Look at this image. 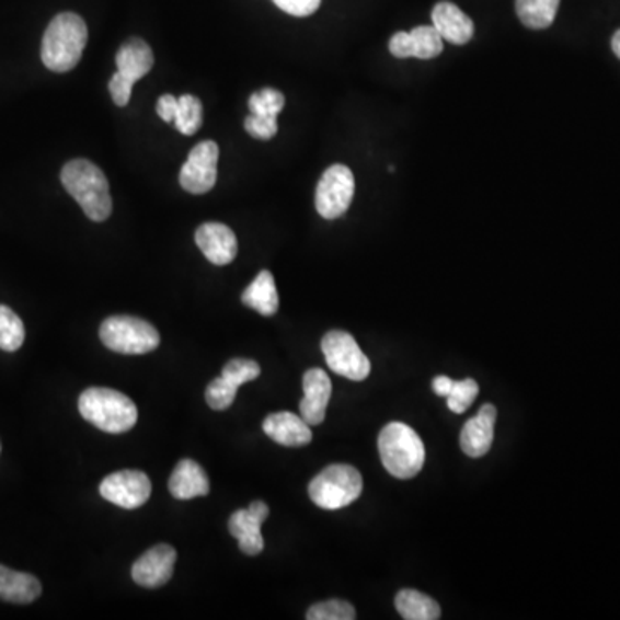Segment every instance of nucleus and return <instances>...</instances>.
I'll return each instance as SVG.
<instances>
[{
	"instance_id": "f257e3e1",
	"label": "nucleus",
	"mask_w": 620,
	"mask_h": 620,
	"mask_svg": "<svg viewBox=\"0 0 620 620\" xmlns=\"http://www.w3.org/2000/svg\"><path fill=\"white\" fill-rule=\"evenodd\" d=\"M89 41L83 18L74 13L57 14L45 30L42 41V61L54 73H68L77 68Z\"/></svg>"
},
{
	"instance_id": "f03ea898",
	"label": "nucleus",
	"mask_w": 620,
	"mask_h": 620,
	"mask_svg": "<svg viewBox=\"0 0 620 620\" xmlns=\"http://www.w3.org/2000/svg\"><path fill=\"white\" fill-rule=\"evenodd\" d=\"M61 182L68 194L80 204L87 218L105 221L113 213L110 182L99 165L87 159H74L62 168Z\"/></svg>"
},
{
	"instance_id": "7ed1b4c3",
	"label": "nucleus",
	"mask_w": 620,
	"mask_h": 620,
	"mask_svg": "<svg viewBox=\"0 0 620 620\" xmlns=\"http://www.w3.org/2000/svg\"><path fill=\"white\" fill-rule=\"evenodd\" d=\"M81 417L101 432L122 435L137 424L138 409L134 400L111 388H89L78 399Z\"/></svg>"
},
{
	"instance_id": "20e7f679",
	"label": "nucleus",
	"mask_w": 620,
	"mask_h": 620,
	"mask_svg": "<svg viewBox=\"0 0 620 620\" xmlns=\"http://www.w3.org/2000/svg\"><path fill=\"white\" fill-rule=\"evenodd\" d=\"M378 448L384 469L399 480H411L424 468L423 439L407 424H387L379 433Z\"/></svg>"
},
{
	"instance_id": "39448f33",
	"label": "nucleus",
	"mask_w": 620,
	"mask_h": 620,
	"mask_svg": "<svg viewBox=\"0 0 620 620\" xmlns=\"http://www.w3.org/2000/svg\"><path fill=\"white\" fill-rule=\"evenodd\" d=\"M363 475L354 466L333 463L309 484V496L318 507L338 510L363 495Z\"/></svg>"
},
{
	"instance_id": "423d86ee",
	"label": "nucleus",
	"mask_w": 620,
	"mask_h": 620,
	"mask_svg": "<svg viewBox=\"0 0 620 620\" xmlns=\"http://www.w3.org/2000/svg\"><path fill=\"white\" fill-rule=\"evenodd\" d=\"M99 335L105 347L125 355L149 354L161 343L159 331L135 315H113L105 319Z\"/></svg>"
},
{
	"instance_id": "0eeeda50",
	"label": "nucleus",
	"mask_w": 620,
	"mask_h": 620,
	"mask_svg": "<svg viewBox=\"0 0 620 620\" xmlns=\"http://www.w3.org/2000/svg\"><path fill=\"white\" fill-rule=\"evenodd\" d=\"M321 348L328 366L336 375L352 381H364L371 375V363L347 331H330L324 335Z\"/></svg>"
},
{
	"instance_id": "6e6552de",
	"label": "nucleus",
	"mask_w": 620,
	"mask_h": 620,
	"mask_svg": "<svg viewBox=\"0 0 620 620\" xmlns=\"http://www.w3.org/2000/svg\"><path fill=\"white\" fill-rule=\"evenodd\" d=\"M354 192L355 177L347 165H331L319 180L315 209L324 219L340 218L351 207Z\"/></svg>"
},
{
	"instance_id": "1a4fd4ad",
	"label": "nucleus",
	"mask_w": 620,
	"mask_h": 620,
	"mask_svg": "<svg viewBox=\"0 0 620 620\" xmlns=\"http://www.w3.org/2000/svg\"><path fill=\"white\" fill-rule=\"evenodd\" d=\"M219 147L216 141H200L197 147L188 153L182 173H180V185L188 194L204 195L216 185L218 180Z\"/></svg>"
},
{
	"instance_id": "9d476101",
	"label": "nucleus",
	"mask_w": 620,
	"mask_h": 620,
	"mask_svg": "<svg viewBox=\"0 0 620 620\" xmlns=\"http://www.w3.org/2000/svg\"><path fill=\"white\" fill-rule=\"evenodd\" d=\"M99 492L102 498L107 500L110 504L134 510L149 502L152 495V483L146 472L125 469V471L107 475L102 481Z\"/></svg>"
},
{
	"instance_id": "9b49d317",
	"label": "nucleus",
	"mask_w": 620,
	"mask_h": 620,
	"mask_svg": "<svg viewBox=\"0 0 620 620\" xmlns=\"http://www.w3.org/2000/svg\"><path fill=\"white\" fill-rule=\"evenodd\" d=\"M176 559V550L171 544H156L143 555L138 556L131 567V577L143 588H161L173 577Z\"/></svg>"
},
{
	"instance_id": "f8f14e48",
	"label": "nucleus",
	"mask_w": 620,
	"mask_h": 620,
	"mask_svg": "<svg viewBox=\"0 0 620 620\" xmlns=\"http://www.w3.org/2000/svg\"><path fill=\"white\" fill-rule=\"evenodd\" d=\"M269 517V507L264 502H254L249 508H240L230 517V535L237 538L245 555L255 556L264 550L262 524Z\"/></svg>"
},
{
	"instance_id": "ddd939ff",
	"label": "nucleus",
	"mask_w": 620,
	"mask_h": 620,
	"mask_svg": "<svg viewBox=\"0 0 620 620\" xmlns=\"http://www.w3.org/2000/svg\"><path fill=\"white\" fill-rule=\"evenodd\" d=\"M302 387L303 399L300 402V415L309 426H319L326 417L328 403H330L331 391H333L330 376L324 369L314 367L303 375Z\"/></svg>"
},
{
	"instance_id": "4468645a",
	"label": "nucleus",
	"mask_w": 620,
	"mask_h": 620,
	"mask_svg": "<svg viewBox=\"0 0 620 620\" xmlns=\"http://www.w3.org/2000/svg\"><path fill=\"white\" fill-rule=\"evenodd\" d=\"M195 243L214 266H228L237 257L238 242L233 230L222 222H206L195 231Z\"/></svg>"
},
{
	"instance_id": "2eb2a0df",
	"label": "nucleus",
	"mask_w": 620,
	"mask_h": 620,
	"mask_svg": "<svg viewBox=\"0 0 620 620\" xmlns=\"http://www.w3.org/2000/svg\"><path fill=\"white\" fill-rule=\"evenodd\" d=\"M495 405L492 403H484L480 409L478 415L469 420L460 433V447L463 453L471 457V459H480L486 456L493 445L495 438V423H496Z\"/></svg>"
},
{
	"instance_id": "dca6fc26",
	"label": "nucleus",
	"mask_w": 620,
	"mask_h": 620,
	"mask_svg": "<svg viewBox=\"0 0 620 620\" xmlns=\"http://www.w3.org/2000/svg\"><path fill=\"white\" fill-rule=\"evenodd\" d=\"M262 429L283 447H303L312 441V432L309 424L302 420V415H295L291 412H276L267 415Z\"/></svg>"
},
{
	"instance_id": "f3484780",
	"label": "nucleus",
	"mask_w": 620,
	"mask_h": 620,
	"mask_svg": "<svg viewBox=\"0 0 620 620\" xmlns=\"http://www.w3.org/2000/svg\"><path fill=\"white\" fill-rule=\"evenodd\" d=\"M433 26L441 38L451 44H468L474 37V23L451 2H438L432 13Z\"/></svg>"
},
{
	"instance_id": "a211bd4d",
	"label": "nucleus",
	"mask_w": 620,
	"mask_h": 620,
	"mask_svg": "<svg viewBox=\"0 0 620 620\" xmlns=\"http://www.w3.org/2000/svg\"><path fill=\"white\" fill-rule=\"evenodd\" d=\"M210 484L200 463L192 459L177 462L170 478V492L176 500H192L209 495Z\"/></svg>"
},
{
	"instance_id": "6ab92c4d",
	"label": "nucleus",
	"mask_w": 620,
	"mask_h": 620,
	"mask_svg": "<svg viewBox=\"0 0 620 620\" xmlns=\"http://www.w3.org/2000/svg\"><path fill=\"white\" fill-rule=\"evenodd\" d=\"M41 595L42 584L37 577L0 565V600L28 605L37 600Z\"/></svg>"
},
{
	"instance_id": "aec40b11",
	"label": "nucleus",
	"mask_w": 620,
	"mask_h": 620,
	"mask_svg": "<svg viewBox=\"0 0 620 620\" xmlns=\"http://www.w3.org/2000/svg\"><path fill=\"white\" fill-rule=\"evenodd\" d=\"M116 66L117 73L135 83L150 73L153 66L152 49L141 38H129L117 50Z\"/></svg>"
},
{
	"instance_id": "412c9836",
	"label": "nucleus",
	"mask_w": 620,
	"mask_h": 620,
	"mask_svg": "<svg viewBox=\"0 0 620 620\" xmlns=\"http://www.w3.org/2000/svg\"><path fill=\"white\" fill-rule=\"evenodd\" d=\"M242 302L250 309L257 310L259 314L266 315V318L278 312V290H276V283H274V276L269 271H261L257 278L250 283L249 288L243 291Z\"/></svg>"
},
{
	"instance_id": "4be33fe9",
	"label": "nucleus",
	"mask_w": 620,
	"mask_h": 620,
	"mask_svg": "<svg viewBox=\"0 0 620 620\" xmlns=\"http://www.w3.org/2000/svg\"><path fill=\"white\" fill-rule=\"evenodd\" d=\"M395 607L405 620H436L441 617L438 601L415 589H402L397 595Z\"/></svg>"
},
{
	"instance_id": "5701e85b",
	"label": "nucleus",
	"mask_w": 620,
	"mask_h": 620,
	"mask_svg": "<svg viewBox=\"0 0 620 620\" xmlns=\"http://www.w3.org/2000/svg\"><path fill=\"white\" fill-rule=\"evenodd\" d=\"M560 0H516L517 16L524 26L544 30L552 26Z\"/></svg>"
},
{
	"instance_id": "b1692460",
	"label": "nucleus",
	"mask_w": 620,
	"mask_h": 620,
	"mask_svg": "<svg viewBox=\"0 0 620 620\" xmlns=\"http://www.w3.org/2000/svg\"><path fill=\"white\" fill-rule=\"evenodd\" d=\"M25 324L8 306H0V351L16 352L25 343Z\"/></svg>"
},
{
	"instance_id": "393cba45",
	"label": "nucleus",
	"mask_w": 620,
	"mask_h": 620,
	"mask_svg": "<svg viewBox=\"0 0 620 620\" xmlns=\"http://www.w3.org/2000/svg\"><path fill=\"white\" fill-rule=\"evenodd\" d=\"M202 122H204V110L197 97L182 95L177 99V111L173 123L180 134L192 137L200 129Z\"/></svg>"
},
{
	"instance_id": "a878e982",
	"label": "nucleus",
	"mask_w": 620,
	"mask_h": 620,
	"mask_svg": "<svg viewBox=\"0 0 620 620\" xmlns=\"http://www.w3.org/2000/svg\"><path fill=\"white\" fill-rule=\"evenodd\" d=\"M412 42H414L415 59H435L436 56L444 53V38L439 35L435 26H417L411 32Z\"/></svg>"
},
{
	"instance_id": "bb28decb",
	"label": "nucleus",
	"mask_w": 620,
	"mask_h": 620,
	"mask_svg": "<svg viewBox=\"0 0 620 620\" xmlns=\"http://www.w3.org/2000/svg\"><path fill=\"white\" fill-rule=\"evenodd\" d=\"M250 113L262 117H274L278 119V114L285 107V95L278 90L262 89L255 92L249 101Z\"/></svg>"
},
{
	"instance_id": "cd10ccee",
	"label": "nucleus",
	"mask_w": 620,
	"mask_h": 620,
	"mask_svg": "<svg viewBox=\"0 0 620 620\" xmlns=\"http://www.w3.org/2000/svg\"><path fill=\"white\" fill-rule=\"evenodd\" d=\"M478 393H480V384L475 383L474 379L453 381L447 395L448 409L456 414H463L474 403Z\"/></svg>"
},
{
	"instance_id": "c85d7f7f",
	"label": "nucleus",
	"mask_w": 620,
	"mask_h": 620,
	"mask_svg": "<svg viewBox=\"0 0 620 620\" xmlns=\"http://www.w3.org/2000/svg\"><path fill=\"white\" fill-rule=\"evenodd\" d=\"M309 620H354L355 608L345 600H328L312 605L307 612Z\"/></svg>"
},
{
	"instance_id": "c756f323",
	"label": "nucleus",
	"mask_w": 620,
	"mask_h": 620,
	"mask_svg": "<svg viewBox=\"0 0 620 620\" xmlns=\"http://www.w3.org/2000/svg\"><path fill=\"white\" fill-rule=\"evenodd\" d=\"M238 388L231 384L228 379L219 378L210 381L209 387L206 390V402L209 403V407L213 411H226L233 405L234 399H237Z\"/></svg>"
},
{
	"instance_id": "7c9ffc66",
	"label": "nucleus",
	"mask_w": 620,
	"mask_h": 620,
	"mask_svg": "<svg viewBox=\"0 0 620 620\" xmlns=\"http://www.w3.org/2000/svg\"><path fill=\"white\" fill-rule=\"evenodd\" d=\"M222 378L228 379L231 384L240 388L242 384L250 383L261 376V366L255 360L231 359L222 367Z\"/></svg>"
},
{
	"instance_id": "2f4dec72",
	"label": "nucleus",
	"mask_w": 620,
	"mask_h": 620,
	"mask_svg": "<svg viewBox=\"0 0 620 620\" xmlns=\"http://www.w3.org/2000/svg\"><path fill=\"white\" fill-rule=\"evenodd\" d=\"M246 134L257 140H271L278 134V122L274 117H262L257 114H250L245 119Z\"/></svg>"
},
{
	"instance_id": "473e14b6",
	"label": "nucleus",
	"mask_w": 620,
	"mask_h": 620,
	"mask_svg": "<svg viewBox=\"0 0 620 620\" xmlns=\"http://www.w3.org/2000/svg\"><path fill=\"white\" fill-rule=\"evenodd\" d=\"M273 2L286 14L297 18L310 16L321 5V0H273Z\"/></svg>"
},
{
	"instance_id": "72a5a7b5",
	"label": "nucleus",
	"mask_w": 620,
	"mask_h": 620,
	"mask_svg": "<svg viewBox=\"0 0 620 620\" xmlns=\"http://www.w3.org/2000/svg\"><path fill=\"white\" fill-rule=\"evenodd\" d=\"M110 92L113 95L114 104L125 107V105H128L129 99H131L134 81H129L122 73H116L111 78Z\"/></svg>"
},
{
	"instance_id": "f704fd0d",
	"label": "nucleus",
	"mask_w": 620,
	"mask_h": 620,
	"mask_svg": "<svg viewBox=\"0 0 620 620\" xmlns=\"http://www.w3.org/2000/svg\"><path fill=\"white\" fill-rule=\"evenodd\" d=\"M388 47H390L391 56L399 57V59L414 57V42H412L411 32L395 33Z\"/></svg>"
},
{
	"instance_id": "c9c22d12",
	"label": "nucleus",
	"mask_w": 620,
	"mask_h": 620,
	"mask_svg": "<svg viewBox=\"0 0 620 620\" xmlns=\"http://www.w3.org/2000/svg\"><path fill=\"white\" fill-rule=\"evenodd\" d=\"M177 111V99L173 95H162L158 102V114L162 122L173 123Z\"/></svg>"
},
{
	"instance_id": "e433bc0d",
	"label": "nucleus",
	"mask_w": 620,
	"mask_h": 620,
	"mask_svg": "<svg viewBox=\"0 0 620 620\" xmlns=\"http://www.w3.org/2000/svg\"><path fill=\"white\" fill-rule=\"evenodd\" d=\"M451 383H453V379L447 378V376H438V378H435V381H433V390H435L436 395L447 397Z\"/></svg>"
},
{
	"instance_id": "4c0bfd02",
	"label": "nucleus",
	"mask_w": 620,
	"mask_h": 620,
	"mask_svg": "<svg viewBox=\"0 0 620 620\" xmlns=\"http://www.w3.org/2000/svg\"><path fill=\"white\" fill-rule=\"evenodd\" d=\"M612 50L617 57L620 59V30H617L616 35L612 38Z\"/></svg>"
}]
</instances>
